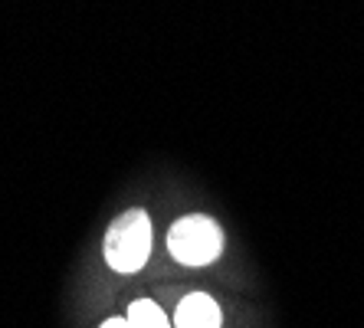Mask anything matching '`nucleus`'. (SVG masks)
<instances>
[{
	"label": "nucleus",
	"mask_w": 364,
	"mask_h": 328,
	"mask_svg": "<svg viewBox=\"0 0 364 328\" xmlns=\"http://www.w3.org/2000/svg\"><path fill=\"white\" fill-rule=\"evenodd\" d=\"M151 256V217L144 211H125L105 233V263L122 276H132Z\"/></svg>",
	"instance_id": "1"
},
{
	"label": "nucleus",
	"mask_w": 364,
	"mask_h": 328,
	"mask_svg": "<svg viewBox=\"0 0 364 328\" xmlns=\"http://www.w3.org/2000/svg\"><path fill=\"white\" fill-rule=\"evenodd\" d=\"M174 328H220V305L207 292H191L174 312Z\"/></svg>",
	"instance_id": "3"
},
{
	"label": "nucleus",
	"mask_w": 364,
	"mask_h": 328,
	"mask_svg": "<svg viewBox=\"0 0 364 328\" xmlns=\"http://www.w3.org/2000/svg\"><path fill=\"white\" fill-rule=\"evenodd\" d=\"M99 328H128V322L125 319H105Z\"/></svg>",
	"instance_id": "5"
},
{
	"label": "nucleus",
	"mask_w": 364,
	"mask_h": 328,
	"mask_svg": "<svg viewBox=\"0 0 364 328\" xmlns=\"http://www.w3.org/2000/svg\"><path fill=\"white\" fill-rule=\"evenodd\" d=\"M125 322H128V328H171L164 309L154 302V299H138V302H132Z\"/></svg>",
	"instance_id": "4"
},
{
	"label": "nucleus",
	"mask_w": 364,
	"mask_h": 328,
	"mask_svg": "<svg viewBox=\"0 0 364 328\" xmlns=\"http://www.w3.org/2000/svg\"><path fill=\"white\" fill-rule=\"evenodd\" d=\"M168 250L184 266H210L223 250V233L217 227V220L203 217V213H191L171 227Z\"/></svg>",
	"instance_id": "2"
}]
</instances>
